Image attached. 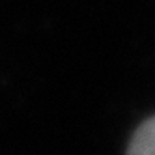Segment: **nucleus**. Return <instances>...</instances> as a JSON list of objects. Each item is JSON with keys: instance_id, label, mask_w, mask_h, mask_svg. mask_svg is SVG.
<instances>
[{"instance_id": "f257e3e1", "label": "nucleus", "mask_w": 155, "mask_h": 155, "mask_svg": "<svg viewBox=\"0 0 155 155\" xmlns=\"http://www.w3.org/2000/svg\"><path fill=\"white\" fill-rule=\"evenodd\" d=\"M127 155H155V118H150L138 127L129 144Z\"/></svg>"}]
</instances>
